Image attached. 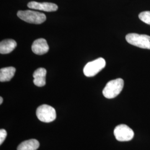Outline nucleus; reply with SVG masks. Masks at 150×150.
Masks as SVG:
<instances>
[{"label":"nucleus","mask_w":150,"mask_h":150,"mask_svg":"<svg viewBox=\"0 0 150 150\" xmlns=\"http://www.w3.org/2000/svg\"><path fill=\"white\" fill-rule=\"evenodd\" d=\"M106 61L102 57L88 62L83 69V74L87 77H93L104 69Z\"/></svg>","instance_id":"nucleus-5"},{"label":"nucleus","mask_w":150,"mask_h":150,"mask_svg":"<svg viewBox=\"0 0 150 150\" xmlns=\"http://www.w3.org/2000/svg\"><path fill=\"white\" fill-rule=\"evenodd\" d=\"M32 52L38 55L46 54L49 50L47 41L44 38H39L35 40L32 45Z\"/></svg>","instance_id":"nucleus-8"},{"label":"nucleus","mask_w":150,"mask_h":150,"mask_svg":"<svg viewBox=\"0 0 150 150\" xmlns=\"http://www.w3.org/2000/svg\"><path fill=\"white\" fill-rule=\"evenodd\" d=\"M47 71L44 68H38L33 74V83L38 87H43L46 85Z\"/></svg>","instance_id":"nucleus-9"},{"label":"nucleus","mask_w":150,"mask_h":150,"mask_svg":"<svg viewBox=\"0 0 150 150\" xmlns=\"http://www.w3.org/2000/svg\"><path fill=\"white\" fill-rule=\"evenodd\" d=\"M128 43L139 48L150 50V36L138 33H129L126 36Z\"/></svg>","instance_id":"nucleus-3"},{"label":"nucleus","mask_w":150,"mask_h":150,"mask_svg":"<svg viewBox=\"0 0 150 150\" xmlns=\"http://www.w3.org/2000/svg\"><path fill=\"white\" fill-rule=\"evenodd\" d=\"M27 6L31 9L46 12H54L57 11L58 9L57 5L50 2L40 3L36 1H31L27 4Z\"/></svg>","instance_id":"nucleus-7"},{"label":"nucleus","mask_w":150,"mask_h":150,"mask_svg":"<svg viewBox=\"0 0 150 150\" xmlns=\"http://www.w3.org/2000/svg\"><path fill=\"white\" fill-rule=\"evenodd\" d=\"M17 15L22 20L33 24L39 25L42 23L46 20V16L44 13L38 11H18Z\"/></svg>","instance_id":"nucleus-2"},{"label":"nucleus","mask_w":150,"mask_h":150,"mask_svg":"<svg viewBox=\"0 0 150 150\" xmlns=\"http://www.w3.org/2000/svg\"><path fill=\"white\" fill-rule=\"evenodd\" d=\"M139 20L150 25V11H144L141 12L139 15Z\"/></svg>","instance_id":"nucleus-13"},{"label":"nucleus","mask_w":150,"mask_h":150,"mask_svg":"<svg viewBox=\"0 0 150 150\" xmlns=\"http://www.w3.org/2000/svg\"><path fill=\"white\" fill-rule=\"evenodd\" d=\"M40 146L38 140L31 139L25 141L20 144L17 147V150H37Z\"/></svg>","instance_id":"nucleus-12"},{"label":"nucleus","mask_w":150,"mask_h":150,"mask_svg":"<svg viewBox=\"0 0 150 150\" xmlns=\"http://www.w3.org/2000/svg\"><path fill=\"white\" fill-rule=\"evenodd\" d=\"M124 81L122 79H117L109 81L105 88L102 93L103 96L108 99L113 98L117 96L123 90Z\"/></svg>","instance_id":"nucleus-1"},{"label":"nucleus","mask_w":150,"mask_h":150,"mask_svg":"<svg viewBox=\"0 0 150 150\" xmlns=\"http://www.w3.org/2000/svg\"><path fill=\"white\" fill-rule=\"evenodd\" d=\"M16 72V69L13 67H7L0 70V81L1 82L10 81Z\"/></svg>","instance_id":"nucleus-11"},{"label":"nucleus","mask_w":150,"mask_h":150,"mask_svg":"<svg viewBox=\"0 0 150 150\" xmlns=\"http://www.w3.org/2000/svg\"><path fill=\"white\" fill-rule=\"evenodd\" d=\"M2 102H3V98L2 97H0V104L1 105L2 103Z\"/></svg>","instance_id":"nucleus-15"},{"label":"nucleus","mask_w":150,"mask_h":150,"mask_svg":"<svg viewBox=\"0 0 150 150\" xmlns=\"http://www.w3.org/2000/svg\"><path fill=\"white\" fill-rule=\"evenodd\" d=\"M17 46V43L14 40L7 39L3 40L0 43V53L7 54L11 53Z\"/></svg>","instance_id":"nucleus-10"},{"label":"nucleus","mask_w":150,"mask_h":150,"mask_svg":"<svg viewBox=\"0 0 150 150\" xmlns=\"http://www.w3.org/2000/svg\"><path fill=\"white\" fill-rule=\"evenodd\" d=\"M38 119L43 122H51L56 118V112L54 107L48 105H42L36 111Z\"/></svg>","instance_id":"nucleus-4"},{"label":"nucleus","mask_w":150,"mask_h":150,"mask_svg":"<svg viewBox=\"0 0 150 150\" xmlns=\"http://www.w3.org/2000/svg\"><path fill=\"white\" fill-rule=\"evenodd\" d=\"M7 131L5 129H0V145H2L7 137Z\"/></svg>","instance_id":"nucleus-14"},{"label":"nucleus","mask_w":150,"mask_h":150,"mask_svg":"<svg viewBox=\"0 0 150 150\" xmlns=\"http://www.w3.org/2000/svg\"><path fill=\"white\" fill-rule=\"evenodd\" d=\"M114 135L118 141H129L134 137V131L125 124L119 125L114 129Z\"/></svg>","instance_id":"nucleus-6"}]
</instances>
